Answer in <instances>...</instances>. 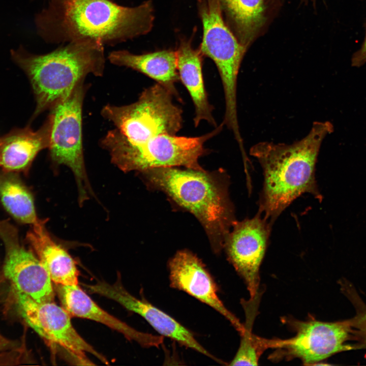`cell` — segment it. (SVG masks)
<instances>
[{
  "instance_id": "obj_1",
  "label": "cell",
  "mask_w": 366,
  "mask_h": 366,
  "mask_svg": "<svg viewBox=\"0 0 366 366\" xmlns=\"http://www.w3.org/2000/svg\"><path fill=\"white\" fill-rule=\"evenodd\" d=\"M154 20L150 1L128 7L112 0H49L35 23L48 43L89 40L111 46L148 33Z\"/></svg>"
},
{
  "instance_id": "obj_2",
  "label": "cell",
  "mask_w": 366,
  "mask_h": 366,
  "mask_svg": "<svg viewBox=\"0 0 366 366\" xmlns=\"http://www.w3.org/2000/svg\"><path fill=\"white\" fill-rule=\"evenodd\" d=\"M333 131L330 122L315 121L304 137L291 144L263 141L251 147L250 155L258 160L263 175L258 212L271 225L304 193L322 201L316 165L324 139Z\"/></svg>"
},
{
  "instance_id": "obj_3",
  "label": "cell",
  "mask_w": 366,
  "mask_h": 366,
  "mask_svg": "<svg viewBox=\"0 0 366 366\" xmlns=\"http://www.w3.org/2000/svg\"><path fill=\"white\" fill-rule=\"evenodd\" d=\"M10 53L32 88L36 108L32 120L66 98L87 75L102 76L106 60L104 45L89 40L62 44L43 54L32 53L22 45Z\"/></svg>"
},
{
  "instance_id": "obj_4",
  "label": "cell",
  "mask_w": 366,
  "mask_h": 366,
  "mask_svg": "<svg viewBox=\"0 0 366 366\" xmlns=\"http://www.w3.org/2000/svg\"><path fill=\"white\" fill-rule=\"evenodd\" d=\"M154 187L193 214L203 226L212 249L219 253L236 221L225 174L215 175L202 169L159 167L143 172Z\"/></svg>"
},
{
  "instance_id": "obj_5",
  "label": "cell",
  "mask_w": 366,
  "mask_h": 366,
  "mask_svg": "<svg viewBox=\"0 0 366 366\" xmlns=\"http://www.w3.org/2000/svg\"><path fill=\"white\" fill-rule=\"evenodd\" d=\"M223 125L197 137L160 135L139 144H132L114 129L102 139L112 162L123 171H139L159 167L184 166L202 169L198 160L206 151L205 143L220 133Z\"/></svg>"
},
{
  "instance_id": "obj_6",
  "label": "cell",
  "mask_w": 366,
  "mask_h": 366,
  "mask_svg": "<svg viewBox=\"0 0 366 366\" xmlns=\"http://www.w3.org/2000/svg\"><path fill=\"white\" fill-rule=\"evenodd\" d=\"M174 96L156 83L145 89L137 101L124 106L107 105L102 115L132 144L142 143L160 135H176L182 127V110Z\"/></svg>"
},
{
  "instance_id": "obj_7",
  "label": "cell",
  "mask_w": 366,
  "mask_h": 366,
  "mask_svg": "<svg viewBox=\"0 0 366 366\" xmlns=\"http://www.w3.org/2000/svg\"><path fill=\"white\" fill-rule=\"evenodd\" d=\"M203 25V38L199 47L202 55L216 64L222 81L225 101L223 124L237 130V81L247 47L243 45L224 20L218 0H198Z\"/></svg>"
},
{
  "instance_id": "obj_8",
  "label": "cell",
  "mask_w": 366,
  "mask_h": 366,
  "mask_svg": "<svg viewBox=\"0 0 366 366\" xmlns=\"http://www.w3.org/2000/svg\"><path fill=\"white\" fill-rule=\"evenodd\" d=\"M80 81L70 94L50 109L52 129L48 148L56 165H65L73 171L78 185L79 201L82 203L92 193L87 178L83 154L82 111L87 89Z\"/></svg>"
},
{
  "instance_id": "obj_9",
  "label": "cell",
  "mask_w": 366,
  "mask_h": 366,
  "mask_svg": "<svg viewBox=\"0 0 366 366\" xmlns=\"http://www.w3.org/2000/svg\"><path fill=\"white\" fill-rule=\"evenodd\" d=\"M10 300L17 314L50 345L59 346L80 361L89 353L104 363L107 361L77 332L68 312L52 301L38 302L11 288Z\"/></svg>"
},
{
  "instance_id": "obj_10",
  "label": "cell",
  "mask_w": 366,
  "mask_h": 366,
  "mask_svg": "<svg viewBox=\"0 0 366 366\" xmlns=\"http://www.w3.org/2000/svg\"><path fill=\"white\" fill-rule=\"evenodd\" d=\"M295 332L293 337L273 339L276 350L270 358L278 361L298 358L304 365H311L344 350L351 332L349 321L325 322L314 319L307 321L286 320Z\"/></svg>"
},
{
  "instance_id": "obj_11",
  "label": "cell",
  "mask_w": 366,
  "mask_h": 366,
  "mask_svg": "<svg viewBox=\"0 0 366 366\" xmlns=\"http://www.w3.org/2000/svg\"><path fill=\"white\" fill-rule=\"evenodd\" d=\"M0 238L5 249L3 266L11 288L38 302L52 301L51 279L41 262L21 243L17 228L8 220H0Z\"/></svg>"
},
{
  "instance_id": "obj_12",
  "label": "cell",
  "mask_w": 366,
  "mask_h": 366,
  "mask_svg": "<svg viewBox=\"0 0 366 366\" xmlns=\"http://www.w3.org/2000/svg\"><path fill=\"white\" fill-rule=\"evenodd\" d=\"M272 226L258 212L252 218L235 221L224 244L228 259L245 281L250 297L259 291L260 267Z\"/></svg>"
},
{
  "instance_id": "obj_13",
  "label": "cell",
  "mask_w": 366,
  "mask_h": 366,
  "mask_svg": "<svg viewBox=\"0 0 366 366\" xmlns=\"http://www.w3.org/2000/svg\"><path fill=\"white\" fill-rule=\"evenodd\" d=\"M90 293L112 299L126 309L143 318L160 336L168 338L182 346L193 349L215 360H219L205 349L188 328L172 317L147 300L133 296L124 287L119 276L113 284L98 281L84 284Z\"/></svg>"
},
{
  "instance_id": "obj_14",
  "label": "cell",
  "mask_w": 366,
  "mask_h": 366,
  "mask_svg": "<svg viewBox=\"0 0 366 366\" xmlns=\"http://www.w3.org/2000/svg\"><path fill=\"white\" fill-rule=\"evenodd\" d=\"M171 287L182 291L210 306L228 320L240 334L243 325L224 306L218 288L202 262L188 250L177 252L168 265Z\"/></svg>"
},
{
  "instance_id": "obj_15",
  "label": "cell",
  "mask_w": 366,
  "mask_h": 366,
  "mask_svg": "<svg viewBox=\"0 0 366 366\" xmlns=\"http://www.w3.org/2000/svg\"><path fill=\"white\" fill-rule=\"evenodd\" d=\"M62 306L72 317L101 323L145 347H159L163 337L136 330L100 308L78 285H56Z\"/></svg>"
},
{
  "instance_id": "obj_16",
  "label": "cell",
  "mask_w": 366,
  "mask_h": 366,
  "mask_svg": "<svg viewBox=\"0 0 366 366\" xmlns=\"http://www.w3.org/2000/svg\"><path fill=\"white\" fill-rule=\"evenodd\" d=\"M51 129L49 114L37 130L27 126L0 136V168L3 171L26 173L38 153L49 148Z\"/></svg>"
},
{
  "instance_id": "obj_17",
  "label": "cell",
  "mask_w": 366,
  "mask_h": 366,
  "mask_svg": "<svg viewBox=\"0 0 366 366\" xmlns=\"http://www.w3.org/2000/svg\"><path fill=\"white\" fill-rule=\"evenodd\" d=\"M47 220L32 225L26 238L56 285L78 284L79 271L68 252L52 238L45 228Z\"/></svg>"
},
{
  "instance_id": "obj_18",
  "label": "cell",
  "mask_w": 366,
  "mask_h": 366,
  "mask_svg": "<svg viewBox=\"0 0 366 366\" xmlns=\"http://www.w3.org/2000/svg\"><path fill=\"white\" fill-rule=\"evenodd\" d=\"M191 41H182L176 51L177 67L179 81L188 90L194 106L193 119L197 127L202 120L217 127L212 115L214 108L209 103L202 73V59L199 49L192 47Z\"/></svg>"
},
{
  "instance_id": "obj_19",
  "label": "cell",
  "mask_w": 366,
  "mask_h": 366,
  "mask_svg": "<svg viewBox=\"0 0 366 366\" xmlns=\"http://www.w3.org/2000/svg\"><path fill=\"white\" fill-rule=\"evenodd\" d=\"M113 65L137 71L152 79L180 101L175 83L179 80L176 51L164 50L142 54L126 50L113 51L108 56Z\"/></svg>"
},
{
  "instance_id": "obj_20",
  "label": "cell",
  "mask_w": 366,
  "mask_h": 366,
  "mask_svg": "<svg viewBox=\"0 0 366 366\" xmlns=\"http://www.w3.org/2000/svg\"><path fill=\"white\" fill-rule=\"evenodd\" d=\"M222 15L247 48L264 24L268 0H218Z\"/></svg>"
},
{
  "instance_id": "obj_21",
  "label": "cell",
  "mask_w": 366,
  "mask_h": 366,
  "mask_svg": "<svg viewBox=\"0 0 366 366\" xmlns=\"http://www.w3.org/2000/svg\"><path fill=\"white\" fill-rule=\"evenodd\" d=\"M0 199L7 211L20 222L33 225L40 221L30 192L15 173H0Z\"/></svg>"
},
{
  "instance_id": "obj_22",
  "label": "cell",
  "mask_w": 366,
  "mask_h": 366,
  "mask_svg": "<svg viewBox=\"0 0 366 366\" xmlns=\"http://www.w3.org/2000/svg\"><path fill=\"white\" fill-rule=\"evenodd\" d=\"M260 293L258 291L249 301L241 300L246 315L239 348L230 365H256L263 352L271 348V339L258 337L252 333V326L256 316Z\"/></svg>"
},
{
  "instance_id": "obj_23",
  "label": "cell",
  "mask_w": 366,
  "mask_h": 366,
  "mask_svg": "<svg viewBox=\"0 0 366 366\" xmlns=\"http://www.w3.org/2000/svg\"><path fill=\"white\" fill-rule=\"evenodd\" d=\"M350 327L354 328V331L358 343L355 346L356 348H366V313L361 314L349 321Z\"/></svg>"
},
{
  "instance_id": "obj_24",
  "label": "cell",
  "mask_w": 366,
  "mask_h": 366,
  "mask_svg": "<svg viewBox=\"0 0 366 366\" xmlns=\"http://www.w3.org/2000/svg\"><path fill=\"white\" fill-rule=\"evenodd\" d=\"M351 63V66L354 67H360L366 64V24L362 43L359 48L353 53Z\"/></svg>"
},
{
  "instance_id": "obj_25",
  "label": "cell",
  "mask_w": 366,
  "mask_h": 366,
  "mask_svg": "<svg viewBox=\"0 0 366 366\" xmlns=\"http://www.w3.org/2000/svg\"><path fill=\"white\" fill-rule=\"evenodd\" d=\"M16 346V342L7 339L0 333V352L13 349Z\"/></svg>"
},
{
  "instance_id": "obj_26",
  "label": "cell",
  "mask_w": 366,
  "mask_h": 366,
  "mask_svg": "<svg viewBox=\"0 0 366 366\" xmlns=\"http://www.w3.org/2000/svg\"><path fill=\"white\" fill-rule=\"evenodd\" d=\"M359 1H363V0H359Z\"/></svg>"
}]
</instances>
